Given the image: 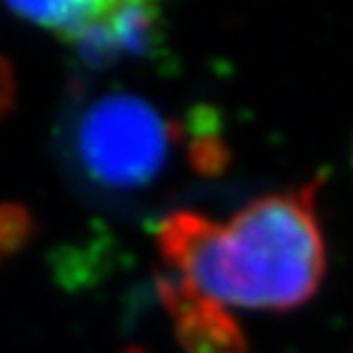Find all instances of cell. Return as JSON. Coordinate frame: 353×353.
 I'll use <instances>...</instances> for the list:
<instances>
[{
    "mask_svg": "<svg viewBox=\"0 0 353 353\" xmlns=\"http://www.w3.org/2000/svg\"><path fill=\"white\" fill-rule=\"evenodd\" d=\"M321 179L250 201L226 226L176 211L157 228V245L176 277L219 304L292 309L324 277V241L316 223Z\"/></svg>",
    "mask_w": 353,
    "mask_h": 353,
    "instance_id": "6da1fadb",
    "label": "cell"
},
{
    "mask_svg": "<svg viewBox=\"0 0 353 353\" xmlns=\"http://www.w3.org/2000/svg\"><path fill=\"white\" fill-rule=\"evenodd\" d=\"M174 123L125 91L79 99L61 125V157L79 192L96 204L138 196L160 182L176 148Z\"/></svg>",
    "mask_w": 353,
    "mask_h": 353,
    "instance_id": "7a4b0ae2",
    "label": "cell"
},
{
    "mask_svg": "<svg viewBox=\"0 0 353 353\" xmlns=\"http://www.w3.org/2000/svg\"><path fill=\"white\" fill-rule=\"evenodd\" d=\"M162 6L165 0H96L74 47L94 66L150 54L160 39Z\"/></svg>",
    "mask_w": 353,
    "mask_h": 353,
    "instance_id": "3957f363",
    "label": "cell"
},
{
    "mask_svg": "<svg viewBox=\"0 0 353 353\" xmlns=\"http://www.w3.org/2000/svg\"><path fill=\"white\" fill-rule=\"evenodd\" d=\"M160 294L189 353H245V339L223 304L196 292L182 277H162Z\"/></svg>",
    "mask_w": 353,
    "mask_h": 353,
    "instance_id": "277c9868",
    "label": "cell"
},
{
    "mask_svg": "<svg viewBox=\"0 0 353 353\" xmlns=\"http://www.w3.org/2000/svg\"><path fill=\"white\" fill-rule=\"evenodd\" d=\"M15 15L44 30H52L64 42L74 44L86 28L94 0H6Z\"/></svg>",
    "mask_w": 353,
    "mask_h": 353,
    "instance_id": "5b68a950",
    "label": "cell"
},
{
    "mask_svg": "<svg viewBox=\"0 0 353 353\" xmlns=\"http://www.w3.org/2000/svg\"><path fill=\"white\" fill-rule=\"evenodd\" d=\"M30 233V216L20 206H0V255H8L22 245Z\"/></svg>",
    "mask_w": 353,
    "mask_h": 353,
    "instance_id": "8992f818",
    "label": "cell"
},
{
    "mask_svg": "<svg viewBox=\"0 0 353 353\" xmlns=\"http://www.w3.org/2000/svg\"><path fill=\"white\" fill-rule=\"evenodd\" d=\"M15 101V74L8 59L0 57V116H6Z\"/></svg>",
    "mask_w": 353,
    "mask_h": 353,
    "instance_id": "52a82bcc",
    "label": "cell"
}]
</instances>
